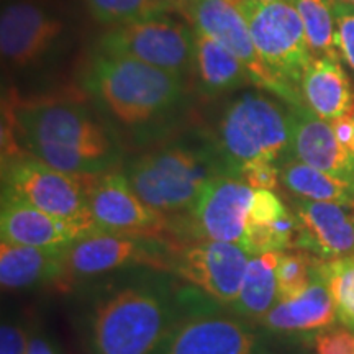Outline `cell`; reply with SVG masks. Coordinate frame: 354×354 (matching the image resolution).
I'll list each match as a JSON object with an SVG mask.
<instances>
[{"label": "cell", "mask_w": 354, "mask_h": 354, "mask_svg": "<svg viewBox=\"0 0 354 354\" xmlns=\"http://www.w3.org/2000/svg\"><path fill=\"white\" fill-rule=\"evenodd\" d=\"M189 286L166 269L130 268L74 287L82 354H153L169 333Z\"/></svg>", "instance_id": "1"}, {"label": "cell", "mask_w": 354, "mask_h": 354, "mask_svg": "<svg viewBox=\"0 0 354 354\" xmlns=\"http://www.w3.org/2000/svg\"><path fill=\"white\" fill-rule=\"evenodd\" d=\"M82 82L123 146L143 149L171 138L187 95L185 77L104 53L92 57Z\"/></svg>", "instance_id": "2"}, {"label": "cell", "mask_w": 354, "mask_h": 354, "mask_svg": "<svg viewBox=\"0 0 354 354\" xmlns=\"http://www.w3.org/2000/svg\"><path fill=\"white\" fill-rule=\"evenodd\" d=\"M3 131L17 148L55 169L95 177L125 161V146L99 112L68 99L19 104Z\"/></svg>", "instance_id": "3"}, {"label": "cell", "mask_w": 354, "mask_h": 354, "mask_svg": "<svg viewBox=\"0 0 354 354\" xmlns=\"http://www.w3.org/2000/svg\"><path fill=\"white\" fill-rule=\"evenodd\" d=\"M122 166L136 196L169 220L187 215L212 179L228 176L207 130L171 136Z\"/></svg>", "instance_id": "4"}, {"label": "cell", "mask_w": 354, "mask_h": 354, "mask_svg": "<svg viewBox=\"0 0 354 354\" xmlns=\"http://www.w3.org/2000/svg\"><path fill=\"white\" fill-rule=\"evenodd\" d=\"M302 346L189 286L183 312L153 354H299Z\"/></svg>", "instance_id": "5"}, {"label": "cell", "mask_w": 354, "mask_h": 354, "mask_svg": "<svg viewBox=\"0 0 354 354\" xmlns=\"http://www.w3.org/2000/svg\"><path fill=\"white\" fill-rule=\"evenodd\" d=\"M207 133L228 176L238 177L243 166L254 161L281 167L290 151L289 104L263 88L240 92Z\"/></svg>", "instance_id": "6"}, {"label": "cell", "mask_w": 354, "mask_h": 354, "mask_svg": "<svg viewBox=\"0 0 354 354\" xmlns=\"http://www.w3.org/2000/svg\"><path fill=\"white\" fill-rule=\"evenodd\" d=\"M264 69L290 105L305 104L302 79L313 61L297 8L290 0H236Z\"/></svg>", "instance_id": "7"}, {"label": "cell", "mask_w": 354, "mask_h": 354, "mask_svg": "<svg viewBox=\"0 0 354 354\" xmlns=\"http://www.w3.org/2000/svg\"><path fill=\"white\" fill-rule=\"evenodd\" d=\"M91 177L55 169L32 154L3 153L2 196L24 201L56 218L99 232L88 212Z\"/></svg>", "instance_id": "8"}, {"label": "cell", "mask_w": 354, "mask_h": 354, "mask_svg": "<svg viewBox=\"0 0 354 354\" xmlns=\"http://www.w3.org/2000/svg\"><path fill=\"white\" fill-rule=\"evenodd\" d=\"M177 243L166 236L94 232L68 246L61 290L71 292L81 282L130 268L169 269Z\"/></svg>", "instance_id": "9"}, {"label": "cell", "mask_w": 354, "mask_h": 354, "mask_svg": "<svg viewBox=\"0 0 354 354\" xmlns=\"http://www.w3.org/2000/svg\"><path fill=\"white\" fill-rule=\"evenodd\" d=\"M99 53L131 57L187 77L196 63V30L172 13L113 26L99 39Z\"/></svg>", "instance_id": "10"}, {"label": "cell", "mask_w": 354, "mask_h": 354, "mask_svg": "<svg viewBox=\"0 0 354 354\" xmlns=\"http://www.w3.org/2000/svg\"><path fill=\"white\" fill-rule=\"evenodd\" d=\"M253 196L254 189L238 177H215L187 215L169 220V238L177 245L210 240L243 246Z\"/></svg>", "instance_id": "11"}, {"label": "cell", "mask_w": 354, "mask_h": 354, "mask_svg": "<svg viewBox=\"0 0 354 354\" xmlns=\"http://www.w3.org/2000/svg\"><path fill=\"white\" fill-rule=\"evenodd\" d=\"M251 254L236 243L194 241L177 245L167 271L223 307L240 295Z\"/></svg>", "instance_id": "12"}, {"label": "cell", "mask_w": 354, "mask_h": 354, "mask_svg": "<svg viewBox=\"0 0 354 354\" xmlns=\"http://www.w3.org/2000/svg\"><path fill=\"white\" fill-rule=\"evenodd\" d=\"M66 24L59 15L35 0H12L0 15V51L13 69L41 64L59 48Z\"/></svg>", "instance_id": "13"}, {"label": "cell", "mask_w": 354, "mask_h": 354, "mask_svg": "<svg viewBox=\"0 0 354 354\" xmlns=\"http://www.w3.org/2000/svg\"><path fill=\"white\" fill-rule=\"evenodd\" d=\"M88 212L102 232L169 238V218L146 205L123 172L91 177Z\"/></svg>", "instance_id": "14"}, {"label": "cell", "mask_w": 354, "mask_h": 354, "mask_svg": "<svg viewBox=\"0 0 354 354\" xmlns=\"http://www.w3.org/2000/svg\"><path fill=\"white\" fill-rule=\"evenodd\" d=\"M194 28L209 35L241 61L251 82L282 99L281 88L261 63L245 15L233 0H194L180 8Z\"/></svg>", "instance_id": "15"}, {"label": "cell", "mask_w": 354, "mask_h": 354, "mask_svg": "<svg viewBox=\"0 0 354 354\" xmlns=\"http://www.w3.org/2000/svg\"><path fill=\"white\" fill-rule=\"evenodd\" d=\"M297 220L294 250L328 261L354 254V209L331 202L290 197Z\"/></svg>", "instance_id": "16"}, {"label": "cell", "mask_w": 354, "mask_h": 354, "mask_svg": "<svg viewBox=\"0 0 354 354\" xmlns=\"http://www.w3.org/2000/svg\"><path fill=\"white\" fill-rule=\"evenodd\" d=\"M289 159H299L354 185V154L339 143L330 122L313 113L305 104H289Z\"/></svg>", "instance_id": "17"}, {"label": "cell", "mask_w": 354, "mask_h": 354, "mask_svg": "<svg viewBox=\"0 0 354 354\" xmlns=\"http://www.w3.org/2000/svg\"><path fill=\"white\" fill-rule=\"evenodd\" d=\"M338 323V313L325 279L315 271L307 290L292 300H279L271 312L259 322L272 335L284 336L304 344L315 342L317 335Z\"/></svg>", "instance_id": "18"}, {"label": "cell", "mask_w": 354, "mask_h": 354, "mask_svg": "<svg viewBox=\"0 0 354 354\" xmlns=\"http://www.w3.org/2000/svg\"><path fill=\"white\" fill-rule=\"evenodd\" d=\"M88 233L94 232L56 218L19 198L2 196V243L33 248H68Z\"/></svg>", "instance_id": "19"}, {"label": "cell", "mask_w": 354, "mask_h": 354, "mask_svg": "<svg viewBox=\"0 0 354 354\" xmlns=\"http://www.w3.org/2000/svg\"><path fill=\"white\" fill-rule=\"evenodd\" d=\"M68 248L0 245V284L3 290L61 289Z\"/></svg>", "instance_id": "20"}, {"label": "cell", "mask_w": 354, "mask_h": 354, "mask_svg": "<svg viewBox=\"0 0 354 354\" xmlns=\"http://www.w3.org/2000/svg\"><path fill=\"white\" fill-rule=\"evenodd\" d=\"M297 220L274 190H254L246 218L243 248L251 256L294 250Z\"/></svg>", "instance_id": "21"}, {"label": "cell", "mask_w": 354, "mask_h": 354, "mask_svg": "<svg viewBox=\"0 0 354 354\" xmlns=\"http://www.w3.org/2000/svg\"><path fill=\"white\" fill-rule=\"evenodd\" d=\"M302 97L305 105L323 120L354 113L351 81L339 59L333 57H313L302 79Z\"/></svg>", "instance_id": "22"}, {"label": "cell", "mask_w": 354, "mask_h": 354, "mask_svg": "<svg viewBox=\"0 0 354 354\" xmlns=\"http://www.w3.org/2000/svg\"><path fill=\"white\" fill-rule=\"evenodd\" d=\"M196 30V74L197 86L202 94L220 95L236 91L251 82L250 74L241 61L225 50L220 43L212 39L201 30Z\"/></svg>", "instance_id": "23"}, {"label": "cell", "mask_w": 354, "mask_h": 354, "mask_svg": "<svg viewBox=\"0 0 354 354\" xmlns=\"http://www.w3.org/2000/svg\"><path fill=\"white\" fill-rule=\"evenodd\" d=\"M282 251L251 256L240 295L232 310L259 323L277 304V264Z\"/></svg>", "instance_id": "24"}, {"label": "cell", "mask_w": 354, "mask_h": 354, "mask_svg": "<svg viewBox=\"0 0 354 354\" xmlns=\"http://www.w3.org/2000/svg\"><path fill=\"white\" fill-rule=\"evenodd\" d=\"M281 183L294 197L354 209V185L299 159H289L281 166Z\"/></svg>", "instance_id": "25"}, {"label": "cell", "mask_w": 354, "mask_h": 354, "mask_svg": "<svg viewBox=\"0 0 354 354\" xmlns=\"http://www.w3.org/2000/svg\"><path fill=\"white\" fill-rule=\"evenodd\" d=\"M302 19L313 57L338 59L336 20L331 0H290Z\"/></svg>", "instance_id": "26"}, {"label": "cell", "mask_w": 354, "mask_h": 354, "mask_svg": "<svg viewBox=\"0 0 354 354\" xmlns=\"http://www.w3.org/2000/svg\"><path fill=\"white\" fill-rule=\"evenodd\" d=\"M95 21L120 26L177 10L169 0H84Z\"/></svg>", "instance_id": "27"}, {"label": "cell", "mask_w": 354, "mask_h": 354, "mask_svg": "<svg viewBox=\"0 0 354 354\" xmlns=\"http://www.w3.org/2000/svg\"><path fill=\"white\" fill-rule=\"evenodd\" d=\"M318 271L330 289L338 322L354 330V254L328 261L318 259Z\"/></svg>", "instance_id": "28"}, {"label": "cell", "mask_w": 354, "mask_h": 354, "mask_svg": "<svg viewBox=\"0 0 354 354\" xmlns=\"http://www.w3.org/2000/svg\"><path fill=\"white\" fill-rule=\"evenodd\" d=\"M317 259L302 250L282 251L277 264V302L292 300L307 290Z\"/></svg>", "instance_id": "29"}, {"label": "cell", "mask_w": 354, "mask_h": 354, "mask_svg": "<svg viewBox=\"0 0 354 354\" xmlns=\"http://www.w3.org/2000/svg\"><path fill=\"white\" fill-rule=\"evenodd\" d=\"M336 20V44L339 55L354 69V6L343 0H331Z\"/></svg>", "instance_id": "30"}, {"label": "cell", "mask_w": 354, "mask_h": 354, "mask_svg": "<svg viewBox=\"0 0 354 354\" xmlns=\"http://www.w3.org/2000/svg\"><path fill=\"white\" fill-rule=\"evenodd\" d=\"M32 330L20 318H3L0 328V354H26Z\"/></svg>", "instance_id": "31"}, {"label": "cell", "mask_w": 354, "mask_h": 354, "mask_svg": "<svg viewBox=\"0 0 354 354\" xmlns=\"http://www.w3.org/2000/svg\"><path fill=\"white\" fill-rule=\"evenodd\" d=\"M315 354H354V330L339 325L322 331L313 342Z\"/></svg>", "instance_id": "32"}, {"label": "cell", "mask_w": 354, "mask_h": 354, "mask_svg": "<svg viewBox=\"0 0 354 354\" xmlns=\"http://www.w3.org/2000/svg\"><path fill=\"white\" fill-rule=\"evenodd\" d=\"M238 179L254 190H276L281 183V167L276 162L254 161L241 167Z\"/></svg>", "instance_id": "33"}, {"label": "cell", "mask_w": 354, "mask_h": 354, "mask_svg": "<svg viewBox=\"0 0 354 354\" xmlns=\"http://www.w3.org/2000/svg\"><path fill=\"white\" fill-rule=\"evenodd\" d=\"M330 125L333 128L335 136L339 143L354 154V113L335 118L330 122Z\"/></svg>", "instance_id": "34"}, {"label": "cell", "mask_w": 354, "mask_h": 354, "mask_svg": "<svg viewBox=\"0 0 354 354\" xmlns=\"http://www.w3.org/2000/svg\"><path fill=\"white\" fill-rule=\"evenodd\" d=\"M26 354H61L57 344L46 333L39 330H32L28 343V353Z\"/></svg>", "instance_id": "35"}, {"label": "cell", "mask_w": 354, "mask_h": 354, "mask_svg": "<svg viewBox=\"0 0 354 354\" xmlns=\"http://www.w3.org/2000/svg\"><path fill=\"white\" fill-rule=\"evenodd\" d=\"M169 2L174 3V6L177 7V10L180 12V8H183L184 6H187V3H190V2H194V0H169Z\"/></svg>", "instance_id": "36"}, {"label": "cell", "mask_w": 354, "mask_h": 354, "mask_svg": "<svg viewBox=\"0 0 354 354\" xmlns=\"http://www.w3.org/2000/svg\"><path fill=\"white\" fill-rule=\"evenodd\" d=\"M343 2H346V3H349V6H354V0H343Z\"/></svg>", "instance_id": "37"}, {"label": "cell", "mask_w": 354, "mask_h": 354, "mask_svg": "<svg viewBox=\"0 0 354 354\" xmlns=\"http://www.w3.org/2000/svg\"><path fill=\"white\" fill-rule=\"evenodd\" d=\"M263 2H279V0H263Z\"/></svg>", "instance_id": "38"}, {"label": "cell", "mask_w": 354, "mask_h": 354, "mask_svg": "<svg viewBox=\"0 0 354 354\" xmlns=\"http://www.w3.org/2000/svg\"><path fill=\"white\" fill-rule=\"evenodd\" d=\"M233 2H236V0H233Z\"/></svg>", "instance_id": "39"}]
</instances>
